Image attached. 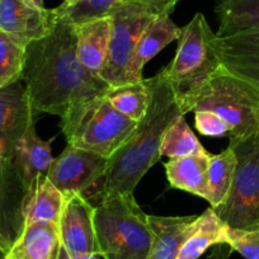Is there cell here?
I'll return each mask as SVG.
<instances>
[{
    "label": "cell",
    "instance_id": "1",
    "mask_svg": "<svg viewBox=\"0 0 259 259\" xmlns=\"http://www.w3.org/2000/svg\"><path fill=\"white\" fill-rule=\"evenodd\" d=\"M21 79L36 113L60 118L111 88L84 68L76 54V26L60 14L47 36L28 44Z\"/></svg>",
    "mask_w": 259,
    "mask_h": 259
},
{
    "label": "cell",
    "instance_id": "2",
    "mask_svg": "<svg viewBox=\"0 0 259 259\" xmlns=\"http://www.w3.org/2000/svg\"><path fill=\"white\" fill-rule=\"evenodd\" d=\"M151 101L138 127L107 163L106 171L96 184L97 203L112 196L134 194L136 186L161 158L160 146L166 130L183 116L170 84L163 71L149 79Z\"/></svg>",
    "mask_w": 259,
    "mask_h": 259
},
{
    "label": "cell",
    "instance_id": "3",
    "mask_svg": "<svg viewBox=\"0 0 259 259\" xmlns=\"http://www.w3.org/2000/svg\"><path fill=\"white\" fill-rule=\"evenodd\" d=\"M215 38L216 33L205 16L196 13L191 22L181 28L176 56L163 70L183 116L193 111L198 94L223 66Z\"/></svg>",
    "mask_w": 259,
    "mask_h": 259
},
{
    "label": "cell",
    "instance_id": "4",
    "mask_svg": "<svg viewBox=\"0 0 259 259\" xmlns=\"http://www.w3.org/2000/svg\"><path fill=\"white\" fill-rule=\"evenodd\" d=\"M94 228L103 259H148L153 239L149 216L134 194L112 196L97 203Z\"/></svg>",
    "mask_w": 259,
    "mask_h": 259
},
{
    "label": "cell",
    "instance_id": "5",
    "mask_svg": "<svg viewBox=\"0 0 259 259\" xmlns=\"http://www.w3.org/2000/svg\"><path fill=\"white\" fill-rule=\"evenodd\" d=\"M139 122L113 108L106 96L71 109L61 118L69 145L109 159L134 134Z\"/></svg>",
    "mask_w": 259,
    "mask_h": 259
},
{
    "label": "cell",
    "instance_id": "6",
    "mask_svg": "<svg viewBox=\"0 0 259 259\" xmlns=\"http://www.w3.org/2000/svg\"><path fill=\"white\" fill-rule=\"evenodd\" d=\"M215 112L230 127V141L259 133V85L221 66L198 94L193 111Z\"/></svg>",
    "mask_w": 259,
    "mask_h": 259
},
{
    "label": "cell",
    "instance_id": "7",
    "mask_svg": "<svg viewBox=\"0 0 259 259\" xmlns=\"http://www.w3.org/2000/svg\"><path fill=\"white\" fill-rule=\"evenodd\" d=\"M236 168L225 202L213 208L230 228H259V133L243 141H230Z\"/></svg>",
    "mask_w": 259,
    "mask_h": 259
},
{
    "label": "cell",
    "instance_id": "8",
    "mask_svg": "<svg viewBox=\"0 0 259 259\" xmlns=\"http://www.w3.org/2000/svg\"><path fill=\"white\" fill-rule=\"evenodd\" d=\"M159 16L149 7L138 3H119L108 12L111 41L102 80L109 87L127 83V70L135 47L146 27Z\"/></svg>",
    "mask_w": 259,
    "mask_h": 259
},
{
    "label": "cell",
    "instance_id": "9",
    "mask_svg": "<svg viewBox=\"0 0 259 259\" xmlns=\"http://www.w3.org/2000/svg\"><path fill=\"white\" fill-rule=\"evenodd\" d=\"M27 189L13 161V149L0 139V250L13 246L26 228Z\"/></svg>",
    "mask_w": 259,
    "mask_h": 259
},
{
    "label": "cell",
    "instance_id": "10",
    "mask_svg": "<svg viewBox=\"0 0 259 259\" xmlns=\"http://www.w3.org/2000/svg\"><path fill=\"white\" fill-rule=\"evenodd\" d=\"M108 159L99 154L69 145L54 158L47 178L62 194L88 191L106 171Z\"/></svg>",
    "mask_w": 259,
    "mask_h": 259
},
{
    "label": "cell",
    "instance_id": "11",
    "mask_svg": "<svg viewBox=\"0 0 259 259\" xmlns=\"http://www.w3.org/2000/svg\"><path fill=\"white\" fill-rule=\"evenodd\" d=\"M59 230L61 246L70 256L99 254L94 228V206L84 194H65Z\"/></svg>",
    "mask_w": 259,
    "mask_h": 259
},
{
    "label": "cell",
    "instance_id": "12",
    "mask_svg": "<svg viewBox=\"0 0 259 259\" xmlns=\"http://www.w3.org/2000/svg\"><path fill=\"white\" fill-rule=\"evenodd\" d=\"M223 65L230 73L259 85V26L215 38Z\"/></svg>",
    "mask_w": 259,
    "mask_h": 259
},
{
    "label": "cell",
    "instance_id": "13",
    "mask_svg": "<svg viewBox=\"0 0 259 259\" xmlns=\"http://www.w3.org/2000/svg\"><path fill=\"white\" fill-rule=\"evenodd\" d=\"M56 18L55 8L37 9L23 0H0V31L28 44L47 36Z\"/></svg>",
    "mask_w": 259,
    "mask_h": 259
},
{
    "label": "cell",
    "instance_id": "14",
    "mask_svg": "<svg viewBox=\"0 0 259 259\" xmlns=\"http://www.w3.org/2000/svg\"><path fill=\"white\" fill-rule=\"evenodd\" d=\"M36 114L22 79L0 87V139L12 149L36 123Z\"/></svg>",
    "mask_w": 259,
    "mask_h": 259
},
{
    "label": "cell",
    "instance_id": "15",
    "mask_svg": "<svg viewBox=\"0 0 259 259\" xmlns=\"http://www.w3.org/2000/svg\"><path fill=\"white\" fill-rule=\"evenodd\" d=\"M52 140H42L36 134L34 124L13 146V161L23 181L27 192L34 183L46 178L54 161L51 154Z\"/></svg>",
    "mask_w": 259,
    "mask_h": 259
},
{
    "label": "cell",
    "instance_id": "16",
    "mask_svg": "<svg viewBox=\"0 0 259 259\" xmlns=\"http://www.w3.org/2000/svg\"><path fill=\"white\" fill-rule=\"evenodd\" d=\"M181 28L171 21L170 13H161L146 27L135 47L128 70L127 83L143 80V69L170 42L177 41Z\"/></svg>",
    "mask_w": 259,
    "mask_h": 259
},
{
    "label": "cell",
    "instance_id": "17",
    "mask_svg": "<svg viewBox=\"0 0 259 259\" xmlns=\"http://www.w3.org/2000/svg\"><path fill=\"white\" fill-rule=\"evenodd\" d=\"M109 41H111L109 17L92 19L76 26L78 59L89 73L99 78L106 66Z\"/></svg>",
    "mask_w": 259,
    "mask_h": 259
},
{
    "label": "cell",
    "instance_id": "18",
    "mask_svg": "<svg viewBox=\"0 0 259 259\" xmlns=\"http://www.w3.org/2000/svg\"><path fill=\"white\" fill-rule=\"evenodd\" d=\"M197 216H149L151 246L148 259H177Z\"/></svg>",
    "mask_w": 259,
    "mask_h": 259
},
{
    "label": "cell",
    "instance_id": "19",
    "mask_svg": "<svg viewBox=\"0 0 259 259\" xmlns=\"http://www.w3.org/2000/svg\"><path fill=\"white\" fill-rule=\"evenodd\" d=\"M60 249L57 224H27L18 240L6 253V259H59Z\"/></svg>",
    "mask_w": 259,
    "mask_h": 259
},
{
    "label": "cell",
    "instance_id": "20",
    "mask_svg": "<svg viewBox=\"0 0 259 259\" xmlns=\"http://www.w3.org/2000/svg\"><path fill=\"white\" fill-rule=\"evenodd\" d=\"M210 153L170 159L164 164L169 184L174 188L207 198V169Z\"/></svg>",
    "mask_w": 259,
    "mask_h": 259
},
{
    "label": "cell",
    "instance_id": "21",
    "mask_svg": "<svg viewBox=\"0 0 259 259\" xmlns=\"http://www.w3.org/2000/svg\"><path fill=\"white\" fill-rule=\"evenodd\" d=\"M65 196L49 178L39 179L28 189L24 201V219L27 224L54 223L59 225Z\"/></svg>",
    "mask_w": 259,
    "mask_h": 259
},
{
    "label": "cell",
    "instance_id": "22",
    "mask_svg": "<svg viewBox=\"0 0 259 259\" xmlns=\"http://www.w3.org/2000/svg\"><path fill=\"white\" fill-rule=\"evenodd\" d=\"M226 229L228 225L215 210L207 208L202 215L197 216L177 259H198L210 246L226 244Z\"/></svg>",
    "mask_w": 259,
    "mask_h": 259
},
{
    "label": "cell",
    "instance_id": "23",
    "mask_svg": "<svg viewBox=\"0 0 259 259\" xmlns=\"http://www.w3.org/2000/svg\"><path fill=\"white\" fill-rule=\"evenodd\" d=\"M119 3L143 4L155 11L156 13L161 14L171 13L178 2L177 0H81L78 4L68 9L60 11L55 8V11L57 14L65 16L75 26H78L92 19L106 17L108 12Z\"/></svg>",
    "mask_w": 259,
    "mask_h": 259
},
{
    "label": "cell",
    "instance_id": "24",
    "mask_svg": "<svg viewBox=\"0 0 259 259\" xmlns=\"http://www.w3.org/2000/svg\"><path fill=\"white\" fill-rule=\"evenodd\" d=\"M236 168V155L230 145L220 154H210L207 169V198L211 207L223 205L231 189Z\"/></svg>",
    "mask_w": 259,
    "mask_h": 259
},
{
    "label": "cell",
    "instance_id": "25",
    "mask_svg": "<svg viewBox=\"0 0 259 259\" xmlns=\"http://www.w3.org/2000/svg\"><path fill=\"white\" fill-rule=\"evenodd\" d=\"M215 13L219 37L259 26V0H219Z\"/></svg>",
    "mask_w": 259,
    "mask_h": 259
},
{
    "label": "cell",
    "instance_id": "26",
    "mask_svg": "<svg viewBox=\"0 0 259 259\" xmlns=\"http://www.w3.org/2000/svg\"><path fill=\"white\" fill-rule=\"evenodd\" d=\"M106 98L114 109L139 122L146 114L151 101V87L149 79L136 83H126L118 87H111Z\"/></svg>",
    "mask_w": 259,
    "mask_h": 259
},
{
    "label": "cell",
    "instance_id": "27",
    "mask_svg": "<svg viewBox=\"0 0 259 259\" xmlns=\"http://www.w3.org/2000/svg\"><path fill=\"white\" fill-rule=\"evenodd\" d=\"M205 150L198 139L193 134L191 127L184 119V116L179 117L168 130L163 138L160 146L161 156L168 158H183V156L205 154Z\"/></svg>",
    "mask_w": 259,
    "mask_h": 259
},
{
    "label": "cell",
    "instance_id": "28",
    "mask_svg": "<svg viewBox=\"0 0 259 259\" xmlns=\"http://www.w3.org/2000/svg\"><path fill=\"white\" fill-rule=\"evenodd\" d=\"M28 42L0 31V87L21 80Z\"/></svg>",
    "mask_w": 259,
    "mask_h": 259
},
{
    "label": "cell",
    "instance_id": "29",
    "mask_svg": "<svg viewBox=\"0 0 259 259\" xmlns=\"http://www.w3.org/2000/svg\"><path fill=\"white\" fill-rule=\"evenodd\" d=\"M226 244L245 259H259V229H236L228 226Z\"/></svg>",
    "mask_w": 259,
    "mask_h": 259
},
{
    "label": "cell",
    "instance_id": "30",
    "mask_svg": "<svg viewBox=\"0 0 259 259\" xmlns=\"http://www.w3.org/2000/svg\"><path fill=\"white\" fill-rule=\"evenodd\" d=\"M194 123L198 133L205 136L223 138L230 135V127L215 112L207 109L194 111Z\"/></svg>",
    "mask_w": 259,
    "mask_h": 259
},
{
    "label": "cell",
    "instance_id": "31",
    "mask_svg": "<svg viewBox=\"0 0 259 259\" xmlns=\"http://www.w3.org/2000/svg\"><path fill=\"white\" fill-rule=\"evenodd\" d=\"M59 259H102V256L99 254H91V255H80V256H70L66 250L61 246L59 254Z\"/></svg>",
    "mask_w": 259,
    "mask_h": 259
},
{
    "label": "cell",
    "instance_id": "32",
    "mask_svg": "<svg viewBox=\"0 0 259 259\" xmlns=\"http://www.w3.org/2000/svg\"><path fill=\"white\" fill-rule=\"evenodd\" d=\"M79 2H81V0H64V2H62L59 7H56V8L60 9V11H64V9H68L70 8V7L75 6Z\"/></svg>",
    "mask_w": 259,
    "mask_h": 259
},
{
    "label": "cell",
    "instance_id": "33",
    "mask_svg": "<svg viewBox=\"0 0 259 259\" xmlns=\"http://www.w3.org/2000/svg\"><path fill=\"white\" fill-rule=\"evenodd\" d=\"M27 4H29L31 7H34L37 9H45L44 0H23Z\"/></svg>",
    "mask_w": 259,
    "mask_h": 259
},
{
    "label": "cell",
    "instance_id": "34",
    "mask_svg": "<svg viewBox=\"0 0 259 259\" xmlns=\"http://www.w3.org/2000/svg\"><path fill=\"white\" fill-rule=\"evenodd\" d=\"M0 259H6V253L3 250H0Z\"/></svg>",
    "mask_w": 259,
    "mask_h": 259
},
{
    "label": "cell",
    "instance_id": "35",
    "mask_svg": "<svg viewBox=\"0 0 259 259\" xmlns=\"http://www.w3.org/2000/svg\"><path fill=\"white\" fill-rule=\"evenodd\" d=\"M177 2H179V0H177Z\"/></svg>",
    "mask_w": 259,
    "mask_h": 259
},
{
    "label": "cell",
    "instance_id": "36",
    "mask_svg": "<svg viewBox=\"0 0 259 259\" xmlns=\"http://www.w3.org/2000/svg\"><path fill=\"white\" fill-rule=\"evenodd\" d=\"M258 229H259V228H258Z\"/></svg>",
    "mask_w": 259,
    "mask_h": 259
}]
</instances>
